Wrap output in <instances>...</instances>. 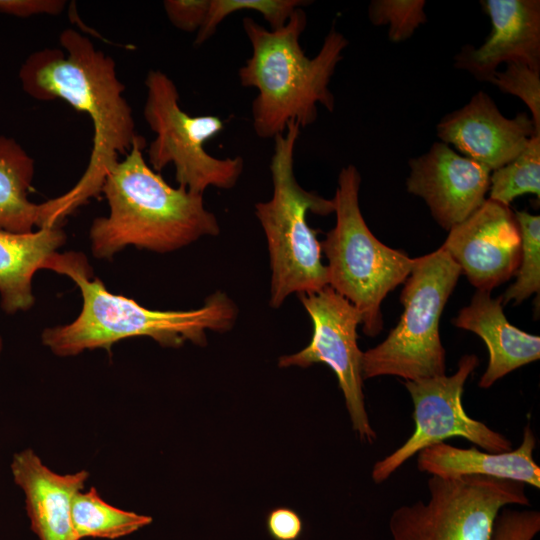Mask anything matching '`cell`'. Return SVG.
<instances>
[{"label": "cell", "instance_id": "cell-1", "mask_svg": "<svg viewBox=\"0 0 540 540\" xmlns=\"http://www.w3.org/2000/svg\"><path fill=\"white\" fill-rule=\"evenodd\" d=\"M59 42L63 50L45 48L30 54L19 70V79L30 97L64 100L92 122V150L86 169L71 189L50 199L54 217L62 223L99 196L107 174L139 135L115 61L75 29H64Z\"/></svg>", "mask_w": 540, "mask_h": 540}, {"label": "cell", "instance_id": "cell-2", "mask_svg": "<svg viewBox=\"0 0 540 540\" xmlns=\"http://www.w3.org/2000/svg\"><path fill=\"white\" fill-rule=\"evenodd\" d=\"M79 252H57L49 270L69 277L78 287L82 307L67 324L47 327L42 344L58 357H72L87 350L105 349L124 339L149 337L163 347L177 348L185 342L203 346L207 331H229L238 308L221 291L212 293L204 304L190 310H155L132 298L110 292Z\"/></svg>", "mask_w": 540, "mask_h": 540}, {"label": "cell", "instance_id": "cell-3", "mask_svg": "<svg viewBox=\"0 0 540 540\" xmlns=\"http://www.w3.org/2000/svg\"><path fill=\"white\" fill-rule=\"evenodd\" d=\"M145 147L139 135L104 180L101 193L109 214L95 218L89 230L90 249L98 259H112L127 246L169 253L220 232L203 195L170 186L146 162Z\"/></svg>", "mask_w": 540, "mask_h": 540}, {"label": "cell", "instance_id": "cell-4", "mask_svg": "<svg viewBox=\"0 0 540 540\" xmlns=\"http://www.w3.org/2000/svg\"><path fill=\"white\" fill-rule=\"evenodd\" d=\"M242 25L252 54L238 76L242 86L258 90L251 108L258 137L274 139L290 122L301 128L313 124L317 104L333 112L335 98L329 83L348 45L342 33L332 27L316 56L308 58L299 43L307 25L302 8L276 30L264 28L251 17H244Z\"/></svg>", "mask_w": 540, "mask_h": 540}, {"label": "cell", "instance_id": "cell-5", "mask_svg": "<svg viewBox=\"0 0 540 540\" xmlns=\"http://www.w3.org/2000/svg\"><path fill=\"white\" fill-rule=\"evenodd\" d=\"M300 129L299 124L290 122L284 133L274 137L269 164L273 194L270 200L255 204V216L267 240L271 268L269 304L275 309L293 293L315 292L328 285L321 243L306 215L334 213V202L305 190L296 179L294 153Z\"/></svg>", "mask_w": 540, "mask_h": 540}, {"label": "cell", "instance_id": "cell-6", "mask_svg": "<svg viewBox=\"0 0 540 540\" xmlns=\"http://www.w3.org/2000/svg\"><path fill=\"white\" fill-rule=\"evenodd\" d=\"M360 184L353 164L341 169L332 199L336 224L321 249L328 259V286L355 306L363 332L373 337L383 327L382 301L405 282L415 258L388 247L370 231L359 206Z\"/></svg>", "mask_w": 540, "mask_h": 540}, {"label": "cell", "instance_id": "cell-7", "mask_svg": "<svg viewBox=\"0 0 540 540\" xmlns=\"http://www.w3.org/2000/svg\"><path fill=\"white\" fill-rule=\"evenodd\" d=\"M461 274L441 248L415 258L401 291L399 322L384 341L362 354L363 379L390 375L413 381L446 374L439 323Z\"/></svg>", "mask_w": 540, "mask_h": 540}, {"label": "cell", "instance_id": "cell-8", "mask_svg": "<svg viewBox=\"0 0 540 540\" xmlns=\"http://www.w3.org/2000/svg\"><path fill=\"white\" fill-rule=\"evenodd\" d=\"M145 87L143 115L155 134L147 150L150 167L160 172L172 164L179 187L192 193L203 195L210 186L232 189L243 172V158H217L204 147L224 129L223 120L186 113L179 105L175 83L160 70L148 72Z\"/></svg>", "mask_w": 540, "mask_h": 540}, {"label": "cell", "instance_id": "cell-9", "mask_svg": "<svg viewBox=\"0 0 540 540\" xmlns=\"http://www.w3.org/2000/svg\"><path fill=\"white\" fill-rule=\"evenodd\" d=\"M429 499L396 508L389 518L390 540H490L499 512L529 506L525 484L480 475L431 476Z\"/></svg>", "mask_w": 540, "mask_h": 540}, {"label": "cell", "instance_id": "cell-10", "mask_svg": "<svg viewBox=\"0 0 540 540\" xmlns=\"http://www.w3.org/2000/svg\"><path fill=\"white\" fill-rule=\"evenodd\" d=\"M478 364L476 355H464L452 375L404 382L414 406L412 417L415 428L400 447L374 464L372 479L375 483L386 481L422 449L452 437H462L486 452L499 453L512 449L507 437L471 418L464 410V385Z\"/></svg>", "mask_w": 540, "mask_h": 540}, {"label": "cell", "instance_id": "cell-11", "mask_svg": "<svg viewBox=\"0 0 540 540\" xmlns=\"http://www.w3.org/2000/svg\"><path fill=\"white\" fill-rule=\"evenodd\" d=\"M299 299L313 322V336L301 351L280 357V367L327 364L335 373L344 395L352 427L360 439L373 443L377 435L365 408L362 354L357 344L359 311L330 286L300 294Z\"/></svg>", "mask_w": 540, "mask_h": 540}, {"label": "cell", "instance_id": "cell-12", "mask_svg": "<svg viewBox=\"0 0 540 540\" xmlns=\"http://www.w3.org/2000/svg\"><path fill=\"white\" fill-rule=\"evenodd\" d=\"M439 248L477 290L491 292L516 274L520 264L521 237L514 212L487 198L448 231Z\"/></svg>", "mask_w": 540, "mask_h": 540}, {"label": "cell", "instance_id": "cell-13", "mask_svg": "<svg viewBox=\"0 0 540 540\" xmlns=\"http://www.w3.org/2000/svg\"><path fill=\"white\" fill-rule=\"evenodd\" d=\"M407 191L421 197L445 230L461 223L487 199L491 171L437 141L409 160Z\"/></svg>", "mask_w": 540, "mask_h": 540}, {"label": "cell", "instance_id": "cell-14", "mask_svg": "<svg viewBox=\"0 0 540 540\" xmlns=\"http://www.w3.org/2000/svg\"><path fill=\"white\" fill-rule=\"evenodd\" d=\"M436 130L441 142L453 145L490 171L512 161L537 135L526 112L506 118L483 90L463 107L443 116Z\"/></svg>", "mask_w": 540, "mask_h": 540}, {"label": "cell", "instance_id": "cell-15", "mask_svg": "<svg viewBox=\"0 0 540 540\" xmlns=\"http://www.w3.org/2000/svg\"><path fill=\"white\" fill-rule=\"evenodd\" d=\"M480 5L491 31L480 47L462 46L455 68L487 82L502 63L521 62L540 70V1L482 0Z\"/></svg>", "mask_w": 540, "mask_h": 540}, {"label": "cell", "instance_id": "cell-16", "mask_svg": "<svg viewBox=\"0 0 540 540\" xmlns=\"http://www.w3.org/2000/svg\"><path fill=\"white\" fill-rule=\"evenodd\" d=\"M14 483L23 491L31 530L39 540H77L71 522V506L82 491L89 472L58 474L26 448L12 456Z\"/></svg>", "mask_w": 540, "mask_h": 540}, {"label": "cell", "instance_id": "cell-17", "mask_svg": "<svg viewBox=\"0 0 540 540\" xmlns=\"http://www.w3.org/2000/svg\"><path fill=\"white\" fill-rule=\"evenodd\" d=\"M502 304L501 296L492 298L491 292L477 290L470 304L452 320L454 326L477 334L487 346L489 361L478 383L484 389L540 358V337L509 323Z\"/></svg>", "mask_w": 540, "mask_h": 540}, {"label": "cell", "instance_id": "cell-18", "mask_svg": "<svg viewBox=\"0 0 540 540\" xmlns=\"http://www.w3.org/2000/svg\"><path fill=\"white\" fill-rule=\"evenodd\" d=\"M536 437L527 424L521 444L514 450L492 453L476 446L459 448L445 442L437 443L418 452L417 468L420 472L441 478H459L480 475L513 480L540 488V468L533 459Z\"/></svg>", "mask_w": 540, "mask_h": 540}, {"label": "cell", "instance_id": "cell-19", "mask_svg": "<svg viewBox=\"0 0 540 540\" xmlns=\"http://www.w3.org/2000/svg\"><path fill=\"white\" fill-rule=\"evenodd\" d=\"M67 240L61 225L29 233L0 230V306L9 315L32 308V281L37 271L49 269Z\"/></svg>", "mask_w": 540, "mask_h": 540}, {"label": "cell", "instance_id": "cell-20", "mask_svg": "<svg viewBox=\"0 0 540 540\" xmlns=\"http://www.w3.org/2000/svg\"><path fill=\"white\" fill-rule=\"evenodd\" d=\"M33 158L14 139L0 136V230L29 233L47 227L44 203L30 201Z\"/></svg>", "mask_w": 540, "mask_h": 540}, {"label": "cell", "instance_id": "cell-21", "mask_svg": "<svg viewBox=\"0 0 540 540\" xmlns=\"http://www.w3.org/2000/svg\"><path fill=\"white\" fill-rule=\"evenodd\" d=\"M71 522L77 540L118 539L149 525L152 518L107 503L97 490L78 492L71 506Z\"/></svg>", "mask_w": 540, "mask_h": 540}, {"label": "cell", "instance_id": "cell-22", "mask_svg": "<svg viewBox=\"0 0 540 540\" xmlns=\"http://www.w3.org/2000/svg\"><path fill=\"white\" fill-rule=\"evenodd\" d=\"M527 193L540 197V135L532 136L517 157L490 174L488 199L509 207Z\"/></svg>", "mask_w": 540, "mask_h": 540}, {"label": "cell", "instance_id": "cell-23", "mask_svg": "<svg viewBox=\"0 0 540 540\" xmlns=\"http://www.w3.org/2000/svg\"><path fill=\"white\" fill-rule=\"evenodd\" d=\"M521 237V258L516 281L501 296L502 303L520 304L540 291V216L514 212Z\"/></svg>", "mask_w": 540, "mask_h": 540}, {"label": "cell", "instance_id": "cell-24", "mask_svg": "<svg viewBox=\"0 0 540 540\" xmlns=\"http://www.w3.org/2000/svg\"><path fill=\"white\" fill-rule=\"evenodd\" d=\"M309 1L303 0H210L206 20L197 32L194 44L201 45L216 31L218 25L230 14L242 10L260 13L271 30L283 27L293 12Z\"/></svg>", "mask_w": 540, "mask_h": 540}, {"label": "cell", "instance_id": "cell-25", "mask_svg": "<svg viewBox=\"0 0 540 540\" xmlns=\"http://www.w3.org/2000/svg\"><path fill=\"white\" fill-rule=\"evenodd\" d=\"M424 0H373L368 17L375 26L388 25V38L394 43L409 39L427 21Z\"/></svg>", "mask_w": 540, "mask_h": 540}, {"label": "cell", "instance_id": "cell-26", "mask_svg": "<svg viewBox=\"0 0 540 540\" xmlns=\"http://www.w3.org/2000/svg\"><path fill=\"white\" fill-rule=\"evenodd\" d=\"M489 82L502 93L514 95L526 104L535 132L540 135V70L525 63L510 62L505 71H496Z\"/></svg>", "mask_w": 540, "mask_h": 540}, {"label": "cell", "instance_id": "cell-27", "mask_svg": "<svg viewBox=\"0 0 540 540\" xmlns=\"http://www.w3.org/2000/svg\"><path fill=\"white\" fill-rule=\"evenodd\" d=\"M539 531V511L505 507L495 520L490 540H533Z\"/></svg>", "mask_w": 540, "mask_h": 540}, {"label": "cell", "instance_id": "cell-28", "mask_svg": "<svg viewBox=\"0 0 540 540\" xmlns=\"http://www.w3.org/2000/svg\"><path fill=\"white\" fill-rule=\"evenodd\" d=\"M210 0H165L163 7L171 24L185 32H198L209 10Z\"/></svg>", "mask_w": 540, "mask_h": 540}, {"label": "cell", "instance_id": "cell-29", "mask_svg": "<svg viewBox=\"0 0 540 540\" xmlns=\"http://www.w3.org/2000/svg\"><path fill=\"white\" fill-rule=\"evenodd\" d=\"M66 6L64 0H0V13L16 17L59 15Z\"/></svg>", "mask_w": 540, "mask_h": 540}, {"label": "cell", "instance_id": "cell-30", "mask_svg": "<svg viewBox=\"0 0 540 540\" xmlns=\"http://www.w3.org/2000/svg\"><path fill=\"white\" fill-rule=\"evenodd\" d=\"M266 525L275 540H297L303 528L300 516L286 507L273 509L267 516Z\"/></svg>", "mask_w": 540, "mask_h": 540}, {"label": "cell", "instance_id": "cell-31", "mask_svg": "<svg viewBox=\"0 0 540 540\" xmlns=\"http://www.w3.org/2000/svg\"><path fill=\"white\" fill-rule=\"evenodd\" d=\"M3 348H4V341H3L2 335L0 334V358L3 352Z\"/></svg>", "mask_w": 540, "mask_h": 540}]
</instances>
